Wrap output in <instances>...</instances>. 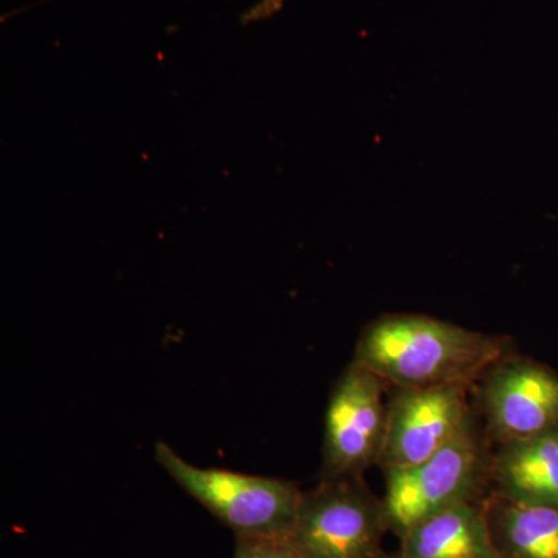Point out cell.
<instances>
[{"label": "cell", "mask_w": 558, "mask_h": 558, "mask_svg": "<svg viewBox=\"0 0 558 558\" xmlns=\"http://www.w3.org/2000/svg\"><path fill=\"white\" fill-rule=\"evenodd\" d=\"M505 340L424 315H385L360 336L354 362L399 388L469 385L505 354Z\"/></svg>", "instance_id": "6da1fadb"}, {"label": "cell", "mask_w": 558, "mask_h": 558, "mask_svg": "<svg viewBox=\"0 0 558 558\" xmlns=\"http://www.w3.org/2000/svg\"><path fill=\"white\" fill-rule=\"evenodd\" d=\"M156 461L191 497L242 537L289 538L295 527L300 488L289 481L197 468L168 444H156Z\"/></svg>", "instance_id": "7a4b0ae2"}, {"label": "cell", "mask_w": 558, "mask_h": 558, "mask_svg": "<svg viewBox=\"0 0 558 558\" xmlns=\"http://www.w3.org/2000/svg\"><path fill=\"white\" fill-rule=\"evenodd\" d=\"M384 501L360 476L323 480L303 494L290 542L304 558H381Z\"/></svg>", "instance_id": "3957f363"}, {"label": "cell", "mask_w": 558, "mask_h": 558, "mask_svg": "<svg viewBox=\"0 0 558 558\" xmlns=\"http://www.w3.org/2000/svg\"><path fill=\"white\" fill-rule=\"evenodd\" d=\"M481 462V447L469 425L432 458L388 470L387 494L381 501L389 531L402 538L421 521L475 499Z\"/></svg>", "instance_id": "277c9868"}, {"label": "cell", "mask_w": 558, "mask_h": 558, "mask_svg": "<svg viewBox=\"0 0 558 558\" xmlns=\"http://www.w3.org/2000/svg\"><path fill=\"white\" fill-rule=\"evenodd\" d=\"M384 380L352 362L330 392L326 411L323 480L360 476L379 462L387 429Z\"/></svg>", "instance_id": "5b68a950"}, {"label": "cell", "mask_w": 558, "mask_h": 558, "mask_svg": "<svg viewBox=\"0 0 558 558\" xmlns=\"http://www.w3.org/2000/svg\"><path fill=\"white\" fill-rule=\"evenodd\" d=\"M399 389L388 407L379 458L385 472L432 458L470 425L465 385Z\"/></svg>", "instance_id": "8992f818"}, {"label": "cell", "mask_w": 558, "mask_h": 558, "mask_svg": "<svg viewBox=\"0 0 558 558\" xmlns=\"http://www.w3.org/2000/svg\"><path fill=\"white\" fill-rule=\"evenodd\" d=\"M484 407L502 444L558 428V376L532 362L499 363L484 384Z\"/></svg>", "instance_id": "52a82bcc"}, {"label": "cell", "mask_w": 558, "mask_h": 558, "mask_svg": "<svg viewBox=\"0 0 558 558\" xmlns=\"http://www.w3.org/2000/svg\"><path fill=\"white\" fill-rule=\"evenodd\" d=\"M399 558H501L484 502H459L421 521L400 538Z\"/></svg>", "instance_id": "ba28073f"}, {"label": "cell", "mask_w": 558, "mask_h": 558, "mask_svg": "<svg viewBox=\"0 0 558 558\" xmlns=\"http://www.w3.org/2000/svg\"><path fill=\"white\" fill-rule=\"evenodd\" d=\"M494 478L501 497L558 506V428L502 444Z\"/></svg>", "instance_id": "9c48e42d"}, {"label": "cell", "mask_w": 558, "mask_h": 558, "mask_svg": "<svg viewBox=\"0 0 558 558\" xmlns=\"http://www.w3.org/2000/svg\"><path fill=\"white\" fill-rule=\"evenodd\" d=\"M486 515L501 558H558V506L513 501L495 494Z\"/></svg>", "instance_id": "30bf717a"}, {"label": "cell", "mask_w": 558, "mask_h": 558, "mask_svg": "<svg viewBox=\"0 0 558 558\" xmlns=\"http://www.w3.org/2000/svg\"><path fill=\"white\" fill-rule=\"evenodd\" d=\"M234 558H304L290 538L238 535Z\"/></svg>", "instance_id": "8fae6325"}, {"label": "cell", "mask_w": 558, "mask_h": 558, "mask_svg": "<svg viewBox=\"0 0 558 558\" xmlns=\"http://www.w3.org/2000/svg\"><path fill=\"white\" fill-rule=\"evenodd\" d=\"M381 558H385V557H381Z\"/></svg>", "instance_id": "7c38bea8"}]
</instances>
